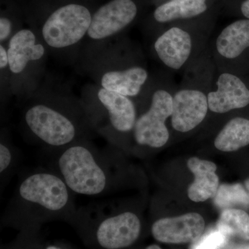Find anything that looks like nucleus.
Wrapping results in <instances>:
<instances>
[{"label": "nucleus", "instance_id": "nucleus-1", "mask_svg": "<svg viewBox=\"0 0 249 249\" xmlns=\"http://www.w3.org/2000/svg\"><path fill=\"white\" fill-rule=\"evenodd\" d=\"M72 194L54 170L34 172L18 185L1 222L19 231L55 220L71 223L76 213Z\"/></svg>", "mask_w": 249, "mask_h": 249}, {"label": "nucleus", "instance_id": "nucleus-2", "mask_svg": "<svg viewBox=\"0 0 249 249\" xmlns=\"http://www.w3.org/2000/svg\"><path fill=\"white\" fill-rule=\"evenodd\" d=\"M209 47L183 72L173 95L171 126L178 133H188L199 127L209 115V94L215 73Z\"/></svg>", "mask_w": 249, "mask_h": 249}, {"label": "nucleus", "instance_id": "nucleus-3", "mask_svg": "<svg viewBox=\"0 0 249 249\" xmlns=\"http://www.w3.org/2000/svg\"><path fill=\"white\" fill-rule=\"evenodd\" d=\"M54 165V171L73 193L99 196L109 192L113 183L109 155L85 140L60 149Z\"/></svg>", "mask_w": 249, "mask_h": 249}, {"label": "nucleus", "instance_id": "nucleus-4", "mask_svg": "<svg viewBox=\"0 0 249 249\" xmlns=\"http://www.w3.org/2000/svg\"><path fill=\"white\" fill-rule=\"evenodd\" d=\"M194 19L164 26L153 37L152 53L170 73H183L209 48L212 25Z\"/></svg>", "mask_w": 249, "mask_h": 249}, {"label": "nucleus", "instance_id": "nucleus-5", "mask_svg": "<svg viewBox=\"0 0 249 249\" xmlns=\"http://www.w3.org/2000/svg\"><path fill=\"white\" fill-rule=\"evenodd\" d=\"M70 224L85 245L93 249H126L142 233L140 218L130 211L107 214L76 211Z\"/></svg>", "mask_w": 249, "mask_h": 249}, {"label": "nucleus", "instance_id": "nucleus-6", "mask_svg": "<svg viewBox=\"0 0 249 249\" xmlns=\"http://www.w3.org/2000/svg\"><path fill=\"white\" fill-rule=\"evenodd\" d=\"M171 73L165 71L153 79L140 97L146 102L147 107L138 115L133 130L134 141L142 146L160 148L170 139L166 122L173 109V95L177 84Z\"/></svg>", "mask_w": 249, "mask_h": 249}, {"label": "nucleus", "instance_id": "nucleus-7", "mask_svg": "<svg viewBox=\"0 0 249 249\" xmlns=\"http://www.w3.org/2000/svg\"><path fill=\"white\" fill-rule=\"evenodd\" d=\"M23 121L37 142L58 150L83 140L88 124L71 109L45 103L29 106L24 111Z\"/></svg>", "mask_w": 249, "mask_h": 249}, {"label": "nucleus", "instance_id": "nucleus-8", "mask_svg": "<svg viewBox=\"0 0 249 249\" xmlns=\"http://www.w3.org/2000/svg\"><path fill=\"white\" fill-rule=\"evenodd\" d=\"M91 18L89 10L83 5L62 6L54 11L44 23L42 38L51 48H68L88 35Z\"/></svg>", "mask_w": 249, "mask_h": 249}, {"label": "nucleus", "instance_id": "nucleus-9", "mask_svg": "<svg viewBox=\"0 0 249 249\" xmlns=\"http://www.w3.org/2000/svg\"><path fill=\"white\" fill-rule=\"evenodd\" d=\"M209 49L217 70L235 73L249 50V19H238L223 28L211 38Z\"/></svg>", "mask_w": 249, "mask_h": 249}, {"label": "nucleus", "instance_id": "nucleus-10", "mask_svg": "<svg viewBox=\"0 0 249 249\" xmlns=\"http://www.w3.org/2000/svg\"><path fill=\"white\" fill-rule=\"evenodd\" d=\"M249 106V87L243 78L216 69L209 94V113L225 115Z\"/></svg>", "mask_w": 249, "mask_h": 249}, {"label": "nucleus", "instance_id": "nucleus-11", "mask_svg": "<svg viewBox=\"0 0 249 249\" xmlns=\"http://www.w3.org/2000/svg\"><path fill=\"white\" fill-rule=\"evenodd\" d=\"M138 6L134 0H111L94 13L88 36L102 40L117 35L135 20Z\"/></svg>", "mask_w": 249, "mask_h": 249}, {"label": "nucleus", "instance_id": "nucleus-12", "mask_svg": "<svg viewBox=\"0 0 249 249\" xmlns=\"http://www.w3.org/2000/svg\"><path fill=\"white\" fill-rule=\"evenodd\" d=\"M145 64L132 57L119 68L109 70L101 78L102 88L132 98H140L151 80Z\"/></svg>", "mask_w": 249, "mask_h": 249}, {"label": "nucleus", "instance_id": "nucleus-13", "mask_svg": "<svg viewBox=\"0 0 249 249\" xmlns=\"http://www.w3.org/2000/svg\"><path fill=\"white\" fill-rule=\"evenodd\" d=\"M204 227L202 216L191 213L158 219L152 224L151 231L152 235L159 242L181 244L196 242L202 235Z\"/></svg>", "mask_w": 249, "mask_h": 249}, {"label": "nucleus", "instance_id": "nucleus-14", "mask_svg": "<svg viewBox=\"0 0 249 249\" xmlns=\"http://www.w3.org/2000/svg\"><path fill=\"white\" fill-rule=\"evenodd\" d=\"M97 96L107 116L109 127L116 133H133L138 117L134 100L102 88L98 90Z\"/></svg>", "mask_w": 249, "mask_h": 249}, {"label": "nucleus", "instance_id": "nucleus-15", "mask_svg": "<svg viewBox=\"0 0 249 249\" xmlns=\"http://www.w3.org/2000/svg\"><path fill=\"white\" fill-rule=\"evenodd\" d=\"M9 70L14 74H19L27 68L29 62L43 58L45 54L44 45L30 29L18 31L10 38L8 44Z\"/></svg>", "mask_w": 249, "mask_h": 249}, {"label": "nucleus", "instance_id": "nucleus-16", "mask_svg": "<svg viewBox=\"0 0 249 249\" xmlns=\"http://www.w3.org/2000/svg\"><path fill=\"white\" fill-rule=\"evenodd\" d=\"M188 168L194 174L195 181L188 188L192 201L201 202L213 197L219 188V178L216 175L217 165L209 160L192 157L188 160Z\"/></svg>", "mask_w": 249, "mask_h": 249}, {"label": "nucleus", "instance_id": "nucleus-17", "mask_svg": "<svg viewBox=\"0 0 249 249\" xmlns=\"http://www.w3.org/2000/svg\"><path fill=\"white\" fill-rule=\"evenodd\" d=\"M209 11V0H170L157 6L153 19L164 26L204 16Z\"/></svg>", "mask_w": 249, "mask_h": 249}, {"label": "nucleus", "instance_id": "nucleus-18", "mask_svg": "<svg viewBox=\"0 0 249 249\" xmlns=\"http://www.w3.org/2000/svg\"><path fill=\"white\" fill-rule=\"evenodd\" d=\"M249 144V119L236 116L219 131L214 145L222 152H233Z\"/></svg>", "mask_w": 249, "mask_h": 249}, {"label": "nucleus", "instance_id": "nucleus-19", "mask_svg": "<svg viewBox=\"0 0 249 249\" xmlns=\"http://www.w3.org/2000/svg\"><path fill=\"white\" fill-rule=\"evenodd\" d=\"M217 229L228 237L249 240V215L240 209L224 210L218 221Z\"/></svg>", "mask_w": 249, "mask_h": 249}, {"label": "nucleus", "instance_id": "nucleus-20", "mask_svg": "<svg viewBox=\"0 0 249 249\" xmlns=\"http://www.w3.org/2000/svg\"><path fill=\"white\" fill-rule=\"evenodd\" d=\"M214 204L219 209L227 210L236 207H249V196L242 185L222 184L213 196Z\"/></svg>", "mask_w": 249, "mask_h": 249}, {"label": "nucleus", "instance_id": "nucleus-21", "mask_svg": "<svg viewBox=\"0 0 249 249\" xmlns=\"http://www.w3.org/2000/svg\"><path fill=\"white\" fill-rule=\"evenodd\" d=\"M45 247L41 229H26L19 231L16 238L1 246V249H45Z\"/></svg>", "mask_w": 249, "mask_h": 249}, {"label": "nucleus", "instance_id": "nucleus-22", "mask_svg": "<svg viewBox=\"0 0 249 249\" xmlns=\"http://www.w3.org/2000/svg\"><path fill=\"white\" fill-rule=\"evenodd\" d=\"M228 238L218 229L211 230L194 242L191 249H223L227 245Z\"/></svg>", "mask_w": 249, "mask_h": 249}, {"label": "nucleus", "instance_id": "nucleus-23", "mask_svg": "<svg viewBox=\"0 0 249 249\" xmlns=\"http://www.w3.org/2000/svg\"><path fill=\"white\" fill-rule=\"evenodd\" d=\"M14 160V154L11 147L1 141L0 143V173L1 176L7 173Z\"/></svg>", "mask_w": 249, "mask_h": 249}, {"label": "nucleus", "instance_id": "nucleus-24", "mask_svg": "<svg viewBox=\"0 0 249 249\" xmlns=\"http://www.w3.org/2000/svg\"><path fill=\"white\" fill-rule=\"evenodd\" d=\"M12 23L9 18L1 17L0 19V42L1 44L11 38V33H12Z\"/></svg>", "mask_w": 249, "mask_h": 249}, {"label": "nucleus", "instance_id": "nucleus-25", "mask_svg": "<svg viewBox=\"0 0 249 249\" xmlns=\"http://www.w3.org/2000/svg\"><path fill=\"white\" fill-rule=\"evenodd\" d=\"M9 66V55L7 49L3 45H0V68L1 71Z\"/></svg>", "mask_w": 249, "mask_h": 249}, {"label": "nucleus", "instance_id": "nucleus-26", "mask_svg": "<svg viewBox=\"0 0 249 249\" xmlns=\"http://www.w3.org/2000/svg\"><path fill=\"white\" fill-rule=\"evenodd\" d=\"M240 11L246 19H249V0H245L242 1L240 6Z\"/></svg>", "mask_w": 249, "mask_h": 249}, {"label": "nucleus", "instance_id": "nucleus-27", "mask_svg": "<svg viewBox=\"0 0 249 249\" xmlns=\"http://www.w3.org/2000/svg\"><path fill=\"white\" fill-rule=\"evenodd\" d=\"M45 249H63L61 247H59L58 245H46Z\"/></svg>", "mask_w": 249, "mask_h": 249}, {"label": "nucleus", "instance_id": "nucleus-28", "mask_svg": "<svg viewBox=\"0 0 249 249\" xmlns=\"http://www.w3.org/2000/svg\"><path fill=\"white\" fill-rule=\"evenodd\" d=\"M231 249H249V245L236 246Z\"/></svg>", "mask_w": 249, "mask_h": 249}, {"label": "nucleus", "instance_id": "nucleus-29", "mask_svg": "<svg viewBox=\"0 0 249 249\" xmlns=\"http://www.w3.org/2000/svg\"><path fill=\"white\" fill-rule=\"evenodd\" d=\"M145 249H160L159 246L155 245H152L148 246V247H146Z\"/></svg>", "mask_w": 249, "mask_h": 249}, {"label": "nucleus", "instance_id": "nucleus-30", "mask_svg": "<svg viewBox=\"0 0 249 249\" xmlns=\"http://www.w3.org/2000/svg\"><path fill=\"white\" fill-rule=\"evenodd\" d=\"M246 187H247V191H248V194L249 196V178L246 181Z\"/></svg>", "mask_w": 249, "mask_h": 249}, {"label": "nucleus", "instance_id": "nucleus-31", "mask_svg": "<svg viewBox=\"0 0 249 249\" xmlns=\"http://www.w3.org/2000/svg\"><path fill=\"white\" fill-rule=\"evenodd\" d=\"M169 1H170V0H169Z\"/></svg>", "mask_w": 249, "mask_h": 249}]
</instances>
